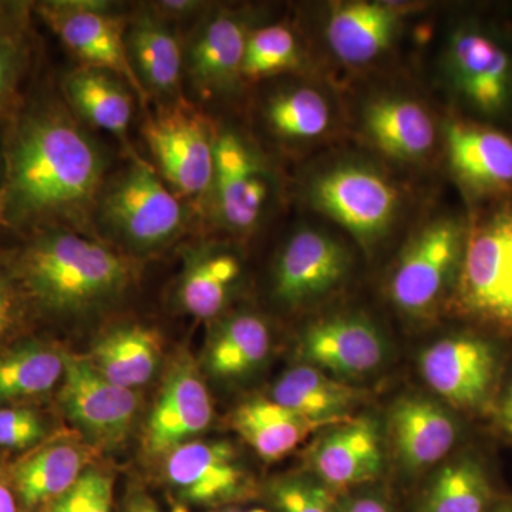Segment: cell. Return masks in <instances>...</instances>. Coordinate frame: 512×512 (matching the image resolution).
<instances>
[{
    "mask_svg": "<svg viewBox=\"0 0 512 512\" xmlns=\"http://www.w3.org/2000/svg\"><path fill=\"white\" fill-rule=\"evenodd\" d=\"M104 170L103 154L69 117L53 110L30 114L6 154L9 222L82 217L99 198Z\"/></svg>",
    "mask_w": 512,
    "mask_h": 512,
    "instance_id": "cell-1",
    "label": "cell"
},
{
    "mask_svg": "<svg viewBox=\"0 0 512 512\" xmlns=\"http://www.w3.org/2000/svg\"><path fill=\"white\" fill-rule=\"evenodd\" d=\"M136 264L66 228L47 227L10 258L8 274L28 306L52 315L90 311L126 291Z\"/></svg>",
    "mask_w": 512,
    "mask_h": 512,
    "instance_id": "cell-2",
    "label": "cell"
},
{
    "mask_svg": "<svg viewBox=\"0 0 512 512\" xmlns=\"http://www.w3.org/2000/svg\"><path fill=\"white\" fill-rule=\"evenodd\" d=\"M457 303L467 315L512 335V194L490 201L467 227Z\"/></svg>",
    "mask_w": 512,
    "mask_h": 512,
    "instance_id": "cell-3",
    "label": "cell"
},
{
    "mask_svg": "<svg viewBox=\"0 0 512 512\" xmlns=\"http://www.w3.org/2000/svg\"><path fill=\"white\" fill-rule=\"evenodd\" d=\"M444 66L451 89L474 116H512V43L497 28L461 23L448 37Z\"/></svg>",
    "mask_w": 512,
    "mask_h": 512,
    "instance_id": "cell-4",
    "label": "cell"
},
{
    "mask_svg": "<svg viewBox=\"0 0 512 512\" xmlns=\"http://www.w3.org/2000/svg\"><path fill=\"white\" fill-rule=\"evenodd\" d=\"M181 198L153 167L137 158L100 197L101 222L136 251H154L180 235L187 220Z\"/></svg>",
    "mask_w": 512,
    "mask_h": 512,
    "instance_id": "cell-5",
    "label": "cell"
},
{
    "mask_svg": "<svg viewBox=\"0 0 512 512\" xmlns=\"http://www.w3.org/2000/svg\"><path fill=\"white\" fill-rule=\"evenodd\" d=\"M141 133L178 197L200 198L211 191L218 136L204 113L184 99L171 100L148 113Z\"/></svg>",
    "mask_w": 512,
    "mask_h": 512,
    "instance_id": "cell-6",
    "label": "cell"
},
{
    "mask_svg": "<svg viewBox=\"0 0 512 512\" xmlns=\"http://www.w3.org/2000/svg\"><path fill=\"white\" fill-rule=\"evenodd\" d=\"M37 10L67 49L82 60V66L114 74L146 103L148 94L128 56L126 22L111 15L109 3L56 0L40 3Z\"/></svg>",
    "mask_w": 512,
    "mask_h": 512,
    "instance_id": "cell-7",
    "label": "cell"
},
{
    "mask_svg": "<svg viewBox=\"0 0 512 512\" xmlns=\"http://www.w3.org/2000/svg\"><path fill=\"white\" fill-rule=\"evenodd\" d=\"M467 227L440 218L421 229L403 252L390 285V295L403 312H426L458 274Z\"/></svg>",
    "mask_w": 512,
    "mask_h": 512,
    "instance_id": "cell-8",
    "label": "cell"
},
{
    "mask_svg": "<svg viewBox=\"0 0 512 512\" xmlns=\"http://www.w3.org/2000/svg\"><path fill=\"white\" fill-rule=\"evenodd\" d=\"M311 197L318 210L339 222L363 244L389 229L399 195L383 175L363 165L346 164L320 175Z\"/></svg>",
    "mask_w": 512,
    "mask_h": 512,
    "instance_id": "cell-9",
    "label": "cell"
},
{
    "mask_svg": "<svg viewBox=\"0 0 512 512\" xmlns=\"http://www.w3.org/2000/svg\"><path fill=\"white\" fill-rule=\"evenodd\" d=\"M57 400L67 419L104 447L117 446L126 439L140 404L134 390L116 386L89 360L69 353Z\"/></svg>",
    "mask_w": 512,
    "mask_h": 512,
    "instance_id": "cell-10",
    "label": "cell"
},
{
    "mask_svg": "<svg viewBox=\"0 0 512 512\" xmlns=\"http://www.w3.org/2000/svg\"><path fill=\"white\" fill-rule=\"evenodd\" d=\"M164 476L181 500L207 507L251 493V478L225 441H187L165 456Z\"/></svg>",
    "mask_w": 512,
    "mask_h": 512,
    "instance_id": "cell-11",
    "label": "cell"
},
{
    "mask_svg": "<svg viewBox=\"0 0 512 512\" xmlns=\"http://www.w3.org/2000/svg\"><path fill=\"white\" fill-rule=\"evenodd\" d=\"M448 165L461 187L494 201L512 194V137L484 121L453 120L446 127Z\"/></svg>",
    "mask_w": 512,
    "mask_h": 512,
    "instance_id": "cell-12",
    "label": "cell"
},
{
    "mask_svg": "<svg viewBox=\"0 0 512 512\" xmlns=\"http://www.w3.org/2000/svg\"><path fill=\"white\" fill-rule=\"evenodd\" d=\"M214 412L210 392L194 362L178 357L165 376L144 434L148 456L161 457L210 426Z\"/></svg>",
    "mask_w": 512,
    "mask_h": 512,
    "instance_id": "cell-13",
    "label": "cell"
},
{
    "mask_svg": "<svg viewBox=\"0 0 512 512\" xmlns=\"http://www.w3.org/2000/svg\"><path fill=\"white\" fill-rule=\"evenodd\" d=\"M215 210L232 231H249L258 224L269 198V177L254 151L238 134H218L215 146Z\"/></svg>",
    "mask_w": 512,
    "mask_h": 512,
    "instance_id": "cell-14",
    "label": "cell"
},
{
    "mask_svg": "<svg viewBox=\"0 0 512 512\" xmlns=\"http://www.w3.org/2000/svg\"><path fill=\"white\" fill-rule=\"evenodd\" d=\"M349 262L348 251L335 238L303 229L289 239L276 262V298L289 306L313 301L342 282Z\"/></svg>",
    "mask_w": 512,
    "mask_h": 512,
    "instance_id": "cell-15",
    "label": "cell"
},
{
    "mask_svg": "<svg viewBox=\"0 0 512 512\" xmlns=\"http://www.w3.org/2000/svg\"><path fill=\"white\" fill-rule=\"evenodd\" d=\"M424 380L443 399L461 407L478 406L493 386L495 356L474 336L441 339L420 356Z\"/></svg>",
    "mask_w": 512,
    "mask_h": 512,
    "instance_id": "cell-16",
    "label": "cell"
},
{
    "mask_svg": "<svg viewBox=\"0 0 512 512\" xmlns=\"http://www.w3.org/2000/svg\"><path fill=\"white\" fill-rule=\"evenodd\" d=\"M86 448L69 437H50L35 450L8 463L20 512H45L87 470Z\"/></svg>",
    "mask_w": 512,
    "mask_h": 512,
    "instance_id": "cell-17",
    "label": "cell"
},
{
    "mask_svg": "<svg viewBox=\"0 0 512 512\" xmlns=\"http://www.w3.org/2000/svg\"><path fill=\"white\" fill-rule=\"evenodd\" d=\"M384 349L382 335L359 316L320 320L302 338V355L309 363L342 377L375 372L383 363Z\"/></svg>",
    "mask_w": 512,
    "mask_h": 512,
    "instance_id": "cell-18",
    "label": "cell"
},
{
    "mask_svg": "<svg viewBox=\"0 0 512 512\" xmlns=\"http://www.w3.org/2000/svg\"><path fill=\"white\" fill-rule=\"evenodd\" d=\"M249 33L244 20L229 12L212 16L195 33L184 67L198 93L211 97L234 89L242 79Z\"/></svg>",
    "mask_w": 512,
    "mask_h": 512,
    "instance_id": "cell-19",
    "label": "cell"
},
{
    "mask_svg": "<svg viewBox=\"0 0 512 512\" xmlns=\"http://www.w3.org/2000/svg\"><path fill=\"white\" fill-rule=\"evenodd\" d=\"M66 353L55 343L25 335L0 348V407L33 406L62 383Z\"/></svg>",
    "mask_w": 512,
    "mask_h": 512,
    "instance_id": "cell-20",
    "label": "cell"
},
{
    "mask_svg": "<svg viewBox=\"0 0 512 512\" xmlns=\"http://www.w3.org/2000/svg\"><path fill=\"white\" fill-rule=\"evenodd\" d=\"M311 464L323 483L350 487L379 476L383 457L380 437L370 420H346L313 447Z\"/></svg>",
    "mask_w": 512,
    "mask_h": 512,
    "instance_id": "cell-21",
    "label": "cell"
},
{
    "mask_svg": "<svg viewBox=\"0 0 512 512\" xmlns=\"http://www.w3.org/2000/svg\"><path fill=\"white\" fill-rule=\"evenodd\" d=\"M390 433L400 460L410 470L433 466L457 439V427L450 414L420 397H407L394 404Z\"/></svg>",
    "mask_w": 512,
    "mask_h": 512,
    "instance_id": "cell-22",
    "label": "cell"
},
{
    "mask_svg": "<svg viewBox=\"0 0 512 512\" xmlns=\"http://www.w3.org/2000/svg\"><path fill=\"white\" fill-rule=\"evenodd\" d=\"M400 15L376 2L340 3L329 16L326 35L335 55L349 64H367L392 45Z\"/></svg>",
    "mask_w": 512,
    "mask_h": 512,
    "instance_id": "cell-23",
    "label": "cell"
},
{
    "mask_svg": "<svg viewBox=\"0 0 512 512\" xmlns=\"http://www.w3.org/2000/svg\"><path fill=\"white\" fill-rule=\"evenodd\" d=\"M339 423L343 421L309 419L272 399L249 400L232 414V427L266 461L281 460L313 431Z\"/></svg>",
    "mask_w": 512,
    "mask_h": 512,
    "instance_id": "cell-24",
    "label": "cell"
},
{
    "mask_svg": "<svg viewBox=\"0 0 512 512\" xmlns=\"http://www.w3.org/2000/svg\"><path fill=\"white\" fill-rule=\"evenodd\" d=\"M128 56L147 94L177 99L184 53L174 33L154 13L134 20L126 35Z\"/></svg>",
    "mask_w": 512,
    "mask_h": 512,
    "instance_id": "cell-25",
    "label": "cell"
},
{
    "mask_svg": "<svg viewBox=\"0 0 512 512\" xmlns=\"http://www.w3.org/2000/svg\"><path fill=\"white\" fill-rule=\"evenodd\" d=\"M123 80L106 70L80 66L67 73L64 92L74 111L92 124L123 141L133 120V94Z\"/></svg>",
    "mask_w": 512,
    "mask_h": 512,
    "instance_id": "cell-26",
    "label": "cell"
},
{
    "mask_svg": "<svg viewBox=\"0 0 512 512\" xmlns=\"http://www.w3.org/2000/svg\"><path fill=\"white\" fill-rule=\"evenodd\" d=\"M160 359V336L146 326L127 325L104 333L89 362L109 382L134 390L153 379Z\"/></svg>",
    "mask_w": 512,
    "mask_h": 512,
    "instance_id": "cell-27",
    "label": "cell"
},
{
    "mask_svg": "<svg viewBox=\"0 0 512 512\" xmlns=\"http://www.w3.org/2000/svg\"><path fill=\"white\" fill-rule=\"evenodd\" d=\"M367 134L380 150L400 160H419L434 146L436 128L416 101L386 97L369 104L365 113Z\"/></svg>",
    "mask_w": 512,
    "mask_h": 512,
    "instance_id": "cell-28",
    "label": "cell"
},
{
    "mask_svg": "<svg viewBox=\"0 0 512 512\" xmlns=\"http://www.w3.org/2000/svg\"><path fill=\"white\" fill-rule=\"evenodd\" d=\"M241 276L237 256L214 248L188 252L178 302L198 319H211L227 305L229 295Z\"/></svg>",
    "mask_w": 512,
    "mask_h": 512,
    "instance_id": "cell-29",
    "label": "cell"
},
{
    "mask_svg": "<svg viewBox=\"0 0 512 512\" xmlns=\"http://www.w3.org/2000/svg\"><path fill=\"white\" fill-rule=\"evenodd\" d=\"M360 397L359 390L336 382L315 366L288 370L272 389V400L313 420L346 421V412Z\"/></svg>",
    "mask_w": 512,
    "mask_h": 512,
    "instance_id": "cell-30",
    "label": "cell"
},
{
    "mask_svg": "<svg viewBox=\"0 0 512 512\" xmlns=\"http://www.w3.org/2000/svg\"><path fill=\"white\" fill-rule=\"evenodd\" d=\"M271 349L265 322L254 315H237L222 322L212 333L205 363L211 375L237 379L264 363Z\"/></svg>",
    "mask_w": 512,
    "mask_h": 512,
    "instance_id": "cell-31",
    "label": "cell"
},
{
    "mask_svg": "<svg viewBox=\"0 0 512 512\" xmlns=\"http://www.w3.org/2000/svg\"><path fill=\"white\" fill-rule=\"evenodd\" d=\"M265 116L276 134L293 140L322 136L330 124L329 104L308 87L275 94L266 104Z\"/></svg>",
    "mask_w": 512,
    "mask_h": 512,
    "instance_id": "cell-32",
    "label": "cell"
},
{
    "mask_svg": "<svg viewBox=\"0 0 512 512\" xmlns=\"http://www.w3.org/2000/svg\"><path fill=\"white\" fill-rule=\"evenodd\" d=\"M490 488L480 468L473 463L451 464L440 471L431 485L423 512H483Z\"/></svg>",
    "mask_w": 512,
    "mask_h": 512,
    "instance_id": "cell-33",
    "label": "cell"
},
{
    "mask_svg": "<svg viewBox=\"0 0 512 512\" xmlns=\"http://www.w3.org/2000/svg\"><path fill=\"white\" fill-rule=\"evenodd\" d=\"M298 64V40L286 26H265L249 33L242 79H265L291 70Z\"/></svg>",
    "mask_w": 512,
    "mask_h": 512,
    "instance_id": "cell-34",
    "label": "cell"
},
{
    "mask_svg": "<svg viewBox=\"0 0 512 512\" xmlns=\"http://www.w3.org/2000/svg\"><path fill=\"white\" fill-rule=\"evenodd\" d=\"M49 439V423L36 404L0 407V453L18 460Z\"/></svg>",
    "mask_w": 512,
    "mask_h": 512,
    "instance_id": "cell-35",
    "label": "cell"
},
{
    "mask_svg": "<svg viewBox=\"0 0 512 512\" xmlns=\"http://www.w3.org/2000/svg\"><path fill=\"white\" fill-rule=\"evenodd\" d=\"M113 477L97 468H87L69 491L45 512H111Z\"/></svg>",
    "mask_w": 512,
    "mask_h": 512,
    "instance_id": "cell-36",
    "label": "cell"
},
{
    "mask_svg": "<svg viewBox=\"0 0 512 512\" xmlns=\"http://www.w3.org/2000/svg\"><path fill=\"white\" fill-rule=\"evenodd\" d=\"M274 500L281 512H333L328 490L302 478L275 484Z\"/></svg>",
    "mask_w": 512,
    "mask_h": 512,
    "instance_id": "cell-37",
    "label": "cell"
},
{
    "mask_svg": "<svg viewBox=\"0 0 512 512\" xmlns=\"http://www.w3.org/2000/svg\"><path fill=\"white\" fill-rule=\"evenodd\" d=\"M28 303L6 269H0V348L25 336Z\"/></svg>",
    "mask_w": 512,
    "mask_h": 512,
    "instance_id": "cell-38",
    "label": "cell"
},
{
    "mask_svg": "<svg viewBox=\"0 0 512 512\" xmlns=\"http://www.w3.org/2000/svg\"><path fill=\"white\" fill-rule=\"evenodd\" d=\"M16 69H18V60H16L15 47L9 39L0 36V101L8 96L15 84Z\"/></svg>",
    "mask_w": 512,
    "mask_h": 512,
    "instance_id": "cell-39",
    "label": "cell"
},
{
    "mask_svg": "<svg viewBox=\"0 0 512 512\" xmlns=\"http://www.w3.org/2000/svg\"><path fill=\"white\" fill-rule=\"evenodd\" d=\"M154 15L158 18H184V16L194 15L197 10L202 8L201 2L194 0H165V2L151 3Z\"/></svg>",
    "mask_w": 512,
    "mask_h": 512,
    "instance_id": "cell-40",
    "label": "cell"
},
{
    "mask_svg": "<svg viewBox=\"0 0 512 512\" xmlns=\"http://www.w3.org/2000/svg\"><path fill=\"white\" fill-rule=\"evenodd\" d=\"M0 512H20L18 498L10 481L8 463L0 461Z\"/></svg>",
    "mask_w": 512,
    "mask_h": 512,
    "instance_id": "cell-41",
    "label": "cell"
},
{
    "mask_svg": "<svg viewBox=\"0 0 512 512\" xmlns=\"http://www.w3.org/2000/svg\"><path fill=\"white\" fill-rule=\"evenodd\" d=\"M342 512H390L383 501L375 497H360L350 501Z\"/></svg>",
    "mask_w": 512,
    "mask_h": 512,
    "instance_id": "cell-42",
    "label": "cell"
},
{
    "mask_svg": "<svg viewBox=\"0 0 512 512\" xmlns=\"http://www.w3.org/2000/svg\"><path fill=\"white\" fill-rule=\"evenodd\" d=\"M124 512H163L160 505L147 494H134L127 501L126 510ZM184 512V511H178Z\"/></svg>",
    "mask_w": 512,
    "mask_h": 512,
    "instance_id": "cell-43",
    "label": "cell"
},
{
    "mask_svg": "<svg viewBox=\"0 0 512 512\" xmlns=\"http://www.w3.org/2000/svg\"><path fill=\"white\" fill-rule=\"evenodd\" d=\"M503 423L505 431L510 434L512 439V386L503 407Z\"/></svg>",
    "mask_w": 512,
    "mask_h": 512,
    "instance_id": "cell-44",
    "label": "cell"
},
{
    "mask_svg": "<svg viewBox=\"0 0 512 512\" xmlns=\"http://www.w3.org/2000/svg\"><path fill=\"white\" fill-rule=\"evenodd\" d=\"M8 210V191L5 187H0V227L9 224Z\"/></svg>",
    "mask_w": 512,
    "mask_h": 512,
    "instance_id": "cell-45",
    "label": "cell"
},
{
    "mask_svg": "<svg viewBox=\"0 0 512 512\" xmlns=\"http://www.w3.org/2000/svg\"><path fill=\"white\" fill-rule=\"evenodd\" d=\"M217 512H268L265 510H261V508H254V510H222Z\"/></svg>",
    "mask_w": 512,
    "mask_h": 512,
    "instance_id": "cell-46",
    "label": "cell"
},
{
    "mask_svg": "<svg viewBox=\"0 0 512 512\" xmlns=\"http://www.w3.org/2000/svg\"><path fill=\"white\" fill-rule=\"evenodd\" d=\"M494 512H512V507H503V508H500V510H497Z\"/></svg>",
    "mask_w": 512,
    "mask_h": 512,
    "instance_id": "cell-47",
    "label": "cell"
},
{
    "mask_svg": "<svg viewBox=\"0 0 512 512\" xmlns=\"http://www.w3.org/2000/svg\"><path fill=\"white\" fill-rule=\"evenodd\" d=\"M0 175H2V160H0ZM0 187H3V185H0Z\"/></svg>",
    "mask_w": 512,
    "mask_h": 512,
    "instance_id": "cell-48",
    "label": "cell"
}]
</instances>
